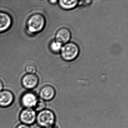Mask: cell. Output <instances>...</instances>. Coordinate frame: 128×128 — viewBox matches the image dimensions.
<instances>
[{
    "mask_svg": "<svg viewBox=\"0 0 128 128\" xmlns=\"http://www.w3.org/2000/svg\"><path fill=\"white\" fill-rule=\"evenodd\" d=\"M38 83V77L35 74L28 73L23 76L21 80L22 86L30 91L35 89Z\"/></svg>",
    "mask_w": 128,
    "mask_h": 128,
    "instance_id": "6",
    "label": "cell"
},
{
    "mask_svg": "<svg viewBox=\"0 0 128 128\" xmlns=\"http://www.w3.org/2000/svg\"><path fill=\"white\" fill-rule=\"evenodd\" d=\"M37 70L36 65L33 62H29L25 66V70L28 74H35Z\"/></svg>",
    "mask_w": 128,
    "mask_h": 128,
    "instance_id": "13",
    "label": "cell"
},
{
    "mask_svg": "<svg viewBox=\"0 0 128 128\" xmlns=\"http://www.w3.org/2000/svg\"><path fill=\"white\" fill-rule=\"evenodd\" d=\"M12 17L8 13L0 12V33L6 32L12 24Z\"/></svg>",
    "mask_w": 128,
    "mask_h": 128,
    "instance_id": "10",
    "label": "cell"
},
{
    "mask_svg": "<svg viewBox=\"0 0 128 128\" xmlns=\"http://www.w3.org/2000/svg\"><path fill=\"white\" fill-rule=\"evenodd\" d=\"M78 4L77 0H60L59 4L63 9L69 10L75 8Z\"/></svg>",
    "mask_w": 128,
    "mask_h": 128,
    "instance_id": "11",
    "label": "cell"
},
{
    "mask_svg": "<svg viewBox=\"0 0 128 128\" xmlns=\"http://www.w3.org/2000/svg\"><path fill=\"white\" fill-rule=\"evenodd\" d=\"M16 128H30V126H27L23 124L20 123L18 125Z\"/></svg>",
    "mask_w": 128,
    "mask_h": 128,
    "instance_id": "16",
    "label": "cell"
},
{
    "mask_svg": "<svg viewBox=\"0 0 128 128\" xmlns=\"http://www.w3.org/2000/svg\"><path fill=\"white\" fill-rule=\"evenodd\" d=\"M46 21L44 17L39 13L34 14L30 17L26 22L28 30L32 34L41 32L45 26Z\"/></svg>",
    "mask_w": 128,
    "mask_h": 128,
    "instance_id": "1",
    "label": "cell"
},
{
    "mask_svg": "<svg viewBox=\"0 0 128 128\" xmlns=\"http://www.w3.org/2000/svg\"><path fill=\"white\" fill-rule=\"evenodd\" d=\"M49 2L51 4H56L58 1L57 0H50V1H49Z\"/></svg>",
    "mask_w": 128,
    "mask_h": 128,
    "instance_id": "18",
    "label": "cell"
},
{
    "mask_svg": "<svg viewBox=\"0 0 128 128\" xmlns=\"http://www.w3.org/2000/svg\"><path fill=\"white\" fill-rule=\"evenodd\" d=\"M92 1H90V0H88V1H78V5H80V6H82L84 5V6H86L91 4Z\"/></svg>",
    "mask_w": 128,
    "mask_h": 128,
    "instance_id": "15",
    "label": "cell"
},
{
    "mask_svg": "<svg viewBox=\"0 0 128 128\" xmlns=\"http://www.w3.org/2000/svg\"><path fill=\"white\" fill-rule=\"evenodd\" d=\"M4 85L2 81L0 79V92L4 90Z\"/></svg>",
    "mask_w": 128,
    "mask_h": 128,
    "instance_id": "17",
    "label": "cell"
},
{
    "mask_svg": "<svg viewBox=\"0 0 128 128\" xmlns=\"http://www.w3.org/2000/svg\"><path fill=\"white\" fill-rule=\"evenodd\" d=\"M55 94L56 91L54 88L51 85H46L43 86L40 90L39 96L44 101H48L53 99Z\"/></svg>",
    "mask_w": 128,
    "mask_h": 128,
    "instance_id": "8",
    "label": "cell"
},
{
    "mask_svg": "<svg viewBox=\"0 0 128 128\" xmlns=\"http://www.w3.org/2000/svg\"><path fill=\"white\" fill-rule=\"evenodd\" d=\"M53 128V127H49V128Z\"/></svg>",
    "mask_w": 128,
    "mask_h": 128,
    "instance_id": "19",
    "label": "cell"
},
{
    "mask_svg": "<svg viewBox=\"0 0 128 128\" xmlns=\"http://www.w3.org/2000/svg\"><path fill=\"white\" fill-rule=\"evenodd\" d=\"M62 47V44L56 41H53L50 43V49L53 53L55 54L60 52Z\"/></svg>",
    "mask_w": 128,
    "mask_h": 128,
    "instance_id": "12",
    "label": "cell"
},
{
    "mask_svg": "<svg viewBox=\"0 0 128 128\" xmlns=\"http://www.w3.org/2000/svg\"><path fill=\"white\" fill-rule=\"evenodd\" d=\"M39 97L34 92L28 91L24 93L20 98V103L24 108H34Z\"/></svg>",
    "mask_w": 128,
    "mask_h": 128,
    "instance_id": "5",
    "label": "cell"
},
{
    "mask_svg": "<svg viewBox=\"0 0 128 128\" xmlns=\"http://www.w3.org/2000/svg\"><path fill=\"white\" fill-rule=\"evenodd\" d=\"M72 36L71 31L66 28H62L59 29L56 34L55 41L62 44L68 43Z\"/></svg>",
    "mask_w": 128,
    "mask_h": 128,
    "instance_id": "9",
    "label": "cell"
},
{
    "mask_svg": "<svg viewBox=\"0 0 128 128\" xmlns=\"http://www.w3.org/2000/svg\"><path fill=\"white\" fill-rule=\"evenodd\" d=\"M46 104L44 101L39 97L37 103L33 108L36 112H40L45 109Z\"/></svg>",
    "mask_w": 128,
    "mask_h": 128,
    "instance_id": "14",
    "label": "cell"
},
{
    "mask_svg": "<svg viewBox=\"0 0 128 128\" xmlns=\"http://www.w3.org/2000/svg\"><path fill=\"white\" fill-rule=\"evenodd\" d=\"M55 116L54 112L49 109H45L36 114V122L37 125L42 128L52 127L54 124Z\"/></svg>",
    "mask_w": 128,
    "mask_h": 128,
    "instance_id": "2",
    "label": "cell"
},
{
    "mask_svg": "<svg viewBox=\"0 0 128 128\" xmlns=\"http://www.w3.org/2000/svg\"><path fill=\"white\" fill-rule=\"evenodd\" d=\"M61 57L66 61H72L79 55L80 48L74 42H68L62 46L60 51Z\"/></svg>",
    "mask_w": 128,
    "mask_h": 128,
    "instance_id": "3",
    "label": "cell"
},
{
    "mask_svg": "<svg viewBox=\"0 0 128 128\" xmlns=\"http://www.w3.org/2000/svg\"><path fill=\"white\" fill-rule=\"evenodd\" d=\"M36 112L32 108H24L19 114V120L21 123L30 126L36 122Z\"/></svg>",
    "mask_w": 128,
    "mask_h": 128,
    "instance_id": "4",
    "label": "cell"
},
{
    "mask_svg": "<svg viewBox=\"0 0 128 128\" xmlns=\"http://www.w3.org/2000/svg\"><path fill=\"white\" fill-rule=\"evenodd\" d=\"M14 94L9 90H3L0 92V107L7 108L12 106L14 101Z\"/></svg>",
    "mask_w": 128,
    "mask_h": 128,
    "instance_id": "7",
    "label": "cell"
}]
</instances>
